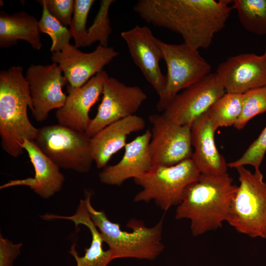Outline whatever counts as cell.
<instances>
[{
	"instance_id": "9c48e42d",
	"label": "cell",
	"mask_w": 266,
	"mask_h": 266,
	"mask_svg": "<svg viewBox=\"0 0 266 266\" xmlns=\"http://www.w3.org/2000/svg\"><path fill=\"white\" fill-rule=\"evenodd\" d=\"M152 125L149 145L153 166H170L191 159V127L181 125L162 113L149 117Z\"/></svg>"
},
{
	"instance_id": "4dcf8cb0",
	"label": "cell",
	"mask_w": 266,
	"mask_h": 266,
	"mask_svg": "<svg viewBox=\"0 0 266 266\" xmlns=\"http://www.w3.org/2000/svg\"><path fill=\"white\" fill-rule=\"evenodd\" d=\"M22 243H13L0 235V266H13L14 260L20 254Z\"/></svg>"
},
{
	"instance_id": "d4e9b609",
	"label": "cell",
	"mask_w": 266,
	"mask_h": 266,
	"mask_svg": "<svg viewBox=\"0 0 266 266\" xmlns=\"http://www.w3.org/2000/svg\"><path fill=\"white\" fill-rule=\"evenodd\" d=\"M42 7V15L38 21L40 33H44L51 38L50 51L52 53L63 52L70 48L71 37L69 30L52 16L48 11L44 0H37Z\"/></svg>"
},
{
	"instance_id": "484cf974",
	"label": "cell",
	"mask_w": 266,
	"mask_h": 266,
	"mask_svg": "<svg viewBox=\"0 0 266 266\" xmlns=\"http://www.w3.org/2000/svg\"><path fill=\"white\" fill-rule=\"evenodd\" d=\"M116 1L115 0L100 1L99 11L93 24L87 30L83 47L90 46L97 41H99L100 44L104 46H108L112 32L109 10L111 5Z\"/></svg>"
},
{
	"instance_id": "30bf717a",
	"label": "cell",
	"mask_w": 266,
	"mask_h": 266,
	"mask_svg": "<svg viewBox=\"0 0 266 266\" xmlns=\"http://www.w3.org/2000/svg\"><path fill=\"white\" fill-rule=\"evenodd\" d=\"M147 96L138 86H128L109 77L105 81L102 98L95 117L85 133L92 137L109 124L135 115Z\"/></svg>"
},
{
	"instance_id": "ac0fdd59",
	"label": "cell",
	"mask_w": 266,
	"mask_h": 266,
	"mask_svg": "<svg viewBox=\"0 0 266 266\" xmlns=\"http://www.w3.org/2000/svg\"><path fill=\"white\" fill-rule=\"evenodd\" d=\"M21 147L26 151L33 166L34 177L11 180L1 186L0 189L26 185L44 199H48L60 192L65 180L60 168L43 153L34 140L24 139Z\"/></svg>"
},
{
	"instance_id": "603a6c76",
	"label": "cell",
	"mask_w": 266,
	"mask_h": 266,
	"mask_svg": "<svg viewBox=\"0 0 266 266\" xmlns=\"http://www.w3.org/2000/svg\"><path fill=\"white\" fill-rule=\"evenodd\" d=\"M233 9L237 12L242 26L248 32L266 35V0H234Z\"/></svg>"
},
{
	"instance_id": "ba28073f",
	"label": "cell",
	"mask_w": 266,
	"mask_h": 266,
	"mask_svg": "<svg viewBox=\"0 0 266 266\" xmlns=\"http://www.w3.org/2000/svg\"><path fill=\"white\" fill-rule=\"evenodd\" d=\"M158 42L167 68L165 89L156 106L158 111L163 112L180 91L209 74L211 67L198 50L184 43L169 44L159 39Z\"/></svg>"
},
{
	"instance_id": "5bb4252c",
	"label": "cell",
	"mask_w": 266,
	"mask_h": 266,
	"mask_svg": "<svg viewBox=\"0 0 266 266\" xmlns=\"http://www.w3.org/2000/svg\"><path fill=\"white\" fill-rule=\"evenodd\" d=\"M226 93L244 94L266 85V52L262 55L242 53L228 58L215 73Z\"/></svg>"
},
{
	"instance_id": "e0dca14e",
	"label": "cell",
	"mask_w": 266,
	"mask_h": 266,
	"mask_svg": "<svg viewBox=\"0 0 266 266\" xmlns=\"http://www.w3.org/2000/svg\"><path fill=\"white\" fill-rule=\"evenodd\" d=\"M151 137L148 129L127 143L122 159L103 168L99 175L100 181L108 185L120 186L127 180L135 179L149 171L153 166L149 149Z\"/></svg>"
},
{
	"instance_id": "83f0119b",
	"label": "cell",
	"mask_w": 266,
	"mask_h": 266,
	"mask_svg": "<svg viewBox=\"0 0 266 266\" xmlns=\"http://www.w3.org/2000/svg\"><path fill=\"white\" fill-rule=\"evenodd\" d=\"M95 1L94 0H74V11L69 30L74 40V46L77 48L83 47L87 33V18Z\"/></svg>"
},
{
	"instance_id": "5b68a950",
	"label": "cell",
	"mask_w": 266,
	"mask_h": 266,
	"mask_svg": "<svg viewBox=\"0 0 266 266\" xmlns=\"http://www.w3.org/2000/svg\"><path fill=\"white\" fill-rule=\"evenodd\" d=\"M239 185L231 203L227 222L237 232L266 239V183L260 169L252 172L235 168Z\"/></svg>"
},
{
	"instance_id": "2e32d148",
	"label": "cell",
	"mask_w": 266,
	"mask_h": 266,
	"mask_svg": "<svg viewBox=\"0 0 266 266\" xmlns=\"http://www.w3.org/2000/svg\"><path fill=\"white\" fill-rule=\"evenodd\" d=\"M108 77L103 70L80 87L73 88L67 85L68 95L64 105L56 112L59 124L85 133L92 120L89 116L90 109L102 94L103 84Z\"/></svg>"
},
{
	"instance_id": "1f68e13d",
	"label": "cell",
	"mask_w": 266,
	"mask_h": 266,
	"mask_svg": "<svg viewBox=\"0 0 266 266\" xmlns=\"http://www.w3.org/2000/svg\"><path fill=\"white\" fill-rule=\"evenodd\" d=\"M265 51L266 52V50H265Z\"/></svg>"
},
{
	"instance_id": "ffe728a7",
	"label": "cell",
	"mask_w": 266,
	"mask_h": 266,
	"mask_svg": "<svg viewBox=\"0 0 266 266\" xmlns=\"http://www.w3.org/2000/svg\"><path fill=\"white\" fill-rule=\"evenodd\" d=\"M145 121L133 115L107 126L91 137L94 161L98 168H103L112 156L124 148L127 138L130 134L142 131Z\"/></svg>"
},
{
	"instance_id": "4fadbf2b",
	"label": "cell",
	"mask_w": 266,
	"mask_h": 266,
	"mask_svg": "<svg viewBox=\"0 0 266 266\" xmlns=\"http://www.w3.org/2000/svg\"><path fill=\"white\" fill-rule=\"evenodd\" d=\"M121 35L133 62L161 97L165 89L166 77L159 65L163 55L158 39L154 36L149 27L138 25L121 32Z\"/></svg>"
},
{
	"instance_id": "cb8c5ba5",
	"label": "cell",
	"mask_w": 266,
	"mask_h": 266,
	"mask_svg": "<svg viewBox=\"0 0 266 266\" xmlns=\"http://www.w3.org/2000/svg\"><path fill=\"white\" fill-rule=\"evenodd\" d=\"M243 94L226 93L208 110L209 117L217 130L234 126L242 111Z\"/></svg>"
},
{
	"instance_id": "6da1fadb",
	"label": "cell",
	"mask_w": 266,
	"mask_h": 266,
	"mask_svg": "<svg viewBox=\"0 0 266 266\" xmlns=\"http://www.w3.org/2000/svg\"><path fill=\"white\" fill-rule=\"evenodd\" d=\"M230 0H139L133 9L146 23L175 32L192 48L207 49L225 26Z\"/></svg>"
},
{
	"instance_id": "f1b7e54d",
	"label": "cell",
	"mask_w": 266,
	"mask_h": 266,
	"mask_svg": "<svg viewBox=\"0 0 266 266\" xmlns=\"http://www.w3.org/2000/svg\"><path fill=\"white\" fill-rule=\"evenodd\" d=\"M266 153V126L241 157L237 160L227 164L228 167L236 168L240 166L250 165L253 166L255 169H260Z\"/></svg>"
},
{
	"instance_id": "9a60e30c",
	"label": "cell",
	"mask_w": 266,
	"mask_h": 266,
	"mask_svg": "<svg viewBox=\"0 0 266 266\" xmlns=\"http://www.w3.org/2000/svg\"><path fill=\"white\" fill-rule=\"evenodd\" d=\"M119 55L113 47L99 44L92 52L84 53L74 45L63 52L52 53L51 59L57 64L68 85L79 88L85 84Z\"/></svg>"
},
{
	"instance_id": "3957f363",
	"label": "cell",
	"mask_w": 266,
	"mask_h": 266,
	"mask_svg": "<svg viewBox=\"0 0 266 266\" xmlns=\"http://www.w3.org/2000/svg\"><path fill=\"white\" fill-rule=\"evenodd\" d=\"M33 109L29 85L20 66L0 72V137L2 149L17 158L23 153L24 139L35 140L38 129L27 113Z\"/></svg>"
},
{
	"instance_id": "7c38bea8",
	"label": "cell",
	"mask_w": 266,
	"mask_h": 266,
	"mask_svg": "<svg viewBox=\"0 0 266 266\" xmlns=\"http://www.w3.org/2000/svg\"><path fill=\"white\" fill-rule=\"evenodd\" d=\"M25 78L33 100L32 114L39 122L45 121L53 109L62 107L66 96L63 87L67 83L59 65L55 63L47 65H31Z\"/></svg>"
},
{
	"instance_id": "7402d4cb",
	"label": "cell",
	"mask_w": 266,
	"mask_h": 266,
	"mask_svg": "<svg viewBox=\"0 0 266 266\" xmlns=\"http://www.w3.org/2000/svg\"><path fill=\"white\" fill-rule=\"evenodd\" d=\"M38 28V21L24 11L9 14L0 12V47L8 48L19 40L29 43L35 50L42 47Z\"/></svg>"
},
{
	"instance_id": "8992f818",
	"label": "cell",
	"mask_w": 266,
	"mask_h": 266,
	"mask_svg": "<svg viewBox=\"0 0 266 266\" xmlns=\"http://www.w3.org/2000/svg\"><path fill=\"white\" fill-rule=\"evenodd\" d=\"M200 174L191 158L173 166H153L147 172L134 179L142 188L134 201H153L160 209L167 211L179 204L185 188Z\"/></svg>"
},
{
	"instance_id": "4316f807",
	"label": "cell",
	"mask_w": 266,
	"mask_h": 266,
	"mask_svg": "<svg viewBox=\"0 0 266 266\" xmlns=\"http://www.w3.org/2000/svg\"><path fill=\"white\" fill-rule=\"evenodd\" d=\"M266 112V85L250 90L243 94L241 114L233 126L242 129L256 116Z\"/></svg>"
},
{
	"instance_id": "7a4b0ae2",
	"label": "cell",
	"mask_w": 266,
	"mask_h": 266,
	"mask_svg": "<svg viewBox=\"0 0 266 266\" xmlns=\"http://www.w3.org/2000/svg\"><path fill=\"white\" fill-rule=\"evenodd\" d=\"M228 173H200L185 188L177 206L176 219H189L192 234L197 236L221 228L227 221L237 189Z\"/></svg>"
},
{
	"instance_id": "52a82bcc",
	"label": "cell",
	"mask_w": 266,
	"mask_h": 266,
	"mask_svg": "<svg viewBox=\"0 0 266 266\" xmlns=\"http://www.w3.org/2000/svg\"><path fill=\"white\" fill-rule=\"evenodd\" d=\"M34 141L60 168L87 173L94 162L91 137L85 133L51 125L39 128Z\"/></svg>"
},
{
	"instance_id": "f546056e",
	"label": "cell",
	"mask_w": 266,
	"mask_h": 266,
	"mask_svg": "<svg viewBox=\"0 0 266 266\" xmlns=\"http://www.w3.org/2000/svg\"><path fill=\"white\" fill-rule=\"evenodd\" d=\"M50 14L63 25L69 26L74 11V0H44Z\"/></svg>"
},
{
	"instance_id": "8fae6325",
	"label": "cell",
	"mask_w": 266,
	"mask_h": 266,
	"mask_svg": "<svg viewBox=\"0 0 266 266\" xmlns=\"http://www.w3.org/2000/svg\"><path fill=\"white\" fill-rule=\"evenodd\" d=\"M226 93L215 74L210 73L177 94L162 114L179 125L191 127Z\"/></svg>"
},
{
	"instance_id": "277c9868",
	"label": "cell",
	"mask_w": 266,
	"mask_h": 266,
	"mask_svg": "<svg viewBox=\"0 0 266 266\" xmlns=\"http://www.w3.org/2000/svg\"><path fill=\"white\" fill-rule=\"evenodd\" d=\"M91 195L85 192L86 205L90 218L109 246L114 259L134 258L152 261L164 251L162 242L163 219L151 227L140 220L132 219L127 226L131 232L123 231L119 224L111 222L103 211L95 209L91 202Z\"/></svg>"
},
{
	"instance_id": "d6986e66",
	"label": "cell",
	"mask_w": 266,
	"mask_h": 266,
	"mask_svg": "<svg viewBox=\"0 0 266 266\" xmlns=\"http://www.w3.org/2000/svg\"><path fill=\"white\" fill-rule=\"evenodd\" d=\"M208 111L197 119L191 126L192 160L200 173L219 175L227 173V164L215 144L216 129Z\"/></svg>"
},
{
	"instance_id": "44dd1931",
	"label": "cell",
	"mask_w": 266,
	"mask_h": 266,
	"mask_svg": "<svg viewBox=\"0 0 266 266\" xmlns=\"http://www.w3.org/2000/svg\"><path fill=\"white\" fill-rule=\"evenodd\" d=\"M50 220L66 219L71 221L76 226H85L91 234V242L89 247L85 249V254L80 256L74 243L71 247L69 253L74 258L76 266H107L112 260L113 255L108 249L103 248V240L98 228L92 221L87 209L85 199L80 200L75 213L70 216H63L51 214Z\"/></svg>"
}]
</instances>
